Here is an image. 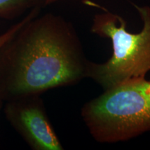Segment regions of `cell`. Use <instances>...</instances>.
<instances>
[{"label":"cell","mask_w":150,"mask_h":150,"mask_svg":"<svg viewBox=\"0 0 150 150\" xmlns=\"http://www.w3.org/2000/svg\"><path fill=\"white\" fill-rule=\"evenodd\" d=\"M97 142L127 141L150 131V80L122 82L86 103L81 112Z\"/></svg>","instance_id":"2"},{"label":"cell","mask_w":150,"mask_h":150,"mask_svg":"<svg viewBox=\"0 0 150 150\" xmlns=\"http://www.w3.org/2000/svg\"><path fill=\"white\" fill-rule=\"evenodd\" d=\"M133 5L143 23L138 33L127 31L125 19L106 10L93 18L91 32L110 39L112 44V55L107 61H90L88 66L87 78L104 91L127 81L145 78L150 71V6Z\"/></svg>","instance_id":"3"},{"label":"cell","mask_w":150,"mask_h":150,"mask_svg":"<svg viewBox=\"0 0 150 150\" xmlns=\"http://www.w3.org/2000/svg\"><path fill=\"white\" fill-rule=\"evenodd\" d=\"M56 1H58V0H45V4H50L55 2Z\"/></svg>","instance_id":"7"},{"label":"cell","mask_w":150,"mask_h":150,"mask_svg":"<svg viewBox=\"0 0 150 150\" xmlns=\"http://www.w3.org/2000/svg\"><path fill=\"white\" fill-rule=\"evenodd\" d=\"M40 11V6H36L33 8L29 13H28L27 16L24 17L21 21L18 22V23L14 24V25L12 26L10 29L7 30L6 31H5L4 33H3L2 34L0 35V48L2 47L3 45L4 44L7 40H8L12 36H13V35L16 34V33L18 32L19 30L21 29L27 22H29V20H31L32 18L38 16Z\"/></svg>","instance_id":"6"},{"label":"cell","mask_w":150,"mask_h":150,"mask_svg":"<svg viewBox=\"0 0 150 150\" xmlns=\"http://www.w3.org/2000/svg\"><path fill=\"white\" fill-rule=\"evenodd\" d=\"M40 4L41 0H0V18H13Z\"/></svg>","instance_id":"5"},{"label":"cell","mask_w":150,"mask_h":150,"mask_svg":"<svg viewBox=\"0 0 150 150\" xmlns=\"http://www.w3.org/2000/svg\"><path fill=\"white\" fill-rule=\"evenodd\" d=\"M3 103H4L3 101L1 100V99H0V109H1V107H2V106H3Z\"/></svg>","instance_id":"8"},{"label":"cell","mask_w":150,"mask_h":150,"mask_svg":"<svg viewBox=\"0 0 150 150\" xmlns=\"http://www.w3.org/2000/svg\"><path fill=\"white\" fill-rule=\"evenodd\" d=\"M89 62L72 24L53 13L37 16L0 48V99L76 85L87 78Z\"/></svg>","instance_id":"1"},{"label":"cell","mask_w":150,"mask_h":150,"mask_svg":"<svg viewBox=\"0 0 150 150\" xmlns=\"http://www.w3.org/2000/svg\"><path fill=\"white\" fill-rule=\"evenodd\" d=\"M40 96L27 95L5 102V117L32 149L63 150Z\"/></svg>","instance_id":"4"}]
</instances>
